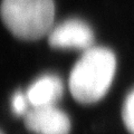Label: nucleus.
Segmentation results:
<instances>
[{
  "instance_id": "1",
  "label": "nucleus",
  "mask_w": 134,
  "mask_h": 134,
  "mask_svg": "<svg viewBox=\"0 0 134 134\" xmlns=\"http://www.w3.org/2000/svg\"><path fill=\"white\" fill-rule=\"evenodd\" d=\"M115 54L106 47L93 46L83 53L69 75L68 86L75 100L94 104L108 93L116 75Z\"/></svg>"
},
{
  "instance_id": "2",
  "label": "nucleus",
  "mask_w": 134,
  "mask_h": 134,
  "mask_svg": "<svg viewBox=\"0 0 134 134\" xmlns=\"http://www.w3.org/2000/svg\"><path fill=\"white\" fill-rule=\"evenodd\" d=\"M2 23L15 37L23 40H38L54 27V0H2Z\"/></svg>"
},
{
  "instance_id": "3",
  "label": "nucleus",
  "mask_w": 134,
  "mask_h": 134,
  "mask_svg": "<svg viewBox=\"0 0 134 134\" xmlns=\"http://www.w3.org/2000/svg\"><path fill=\"white\" fill-rule=\"evenodd\" d=\"M50 47L56 49H76L85 52L93 47L94 32L92 28L79 19H67L53 27L48 34Z\"/></svg>"
},
{
  "instance_id": "4",
  "label": "nucleus",
  "mask_w": 134,
  "mask_h": 134,
  "mask_svg": "<svg viewBox=\"0 0 134 134\" xmlns=\"http://www.w3.org/2000/svg\"><path fill=\"white\" fill-rule=\"evenodd\" d=\"M27 130L35 134H69L70 120L56 105L30 107L24 116Z\"/></svg>"
},
{
  "instance_id": "5",
  "label": "nucleus",
  "mask_w": 134,
  "mask_h": 134,
  "mask_svg": "<svg viewBox=\"0 0 134 134\" xmlns=\"http://www.w3.org/2000/svg\"><path fill=\"white\" fill-rule=\"evenodd\" d=\"M64 94V84L54 74H46L36 79L26 91L30 107L56 105Z\"/></svg>"
},
{
  "instance_id": "6",
  "label": "nucleus",
  "mask_w": 134,
  "mask_h": 134,
  "mask_svg": "<svg viewBox=\"0 0 134 134\" xmlns=\"http://www.w3.org/2000/svg\"><path fill=\"white\" fill-rule=\"evenodd\" d=\"M122 120L126 131L134 134V87L125 96L122 105Z\"/></svg>"
},
{
  "instance_id": "7",
  "label": "nucleus",
  "mask_w": 134,
  "mask_h": 134,
  "mask_svg": "<svg viewBox=\"0 0 134 134\" xmlns=\"http://www.w3.org/2000/svg\"><path fill=\"white\" fill-rule=\"evenodd\" d=\"M11 110L12 113L17 116L24 117L30 110V104L28 102L26 92L23 93L20 91H17L11 97Z\"/></svg>"
},
{
  "instance_id": "8",
  "label": "nucleus",
  "mask_w": 134,
  "mask_h": 134,
  "mask_svg": "<svg viewBox=\"0 0 134 134\" xmlns=\"http://www.w3.org/2000/svg\"><path fill=\"white\" fill-rule=\"evenodd\" d=\"M0 134H2V133H1V132H0Z\"/></svg>"
}]
</instances>
